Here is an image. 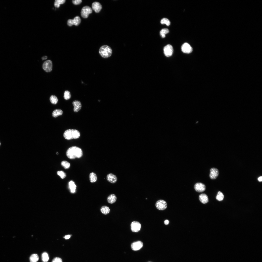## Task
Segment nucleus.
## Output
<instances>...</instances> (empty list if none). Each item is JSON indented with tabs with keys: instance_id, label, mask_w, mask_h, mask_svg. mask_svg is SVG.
Segmentation results:
<instances>
[{
	"instance_id": "obj_1",
	"label": "nucleus",
	"mask_w": 262,
	"mask_h": 262,
	"mask_svg": "<svg viewBox=\"0 0 262 262\" xmlns=\"http://www.w3.org/2000/svg\"><path fill=\"white\" fill-rule=\"evenodd\" d=\"M66 155L68 158L71 159L79 158L83 156V152L82 150L80 148L74 146L69 148L68 150L66 152Z\"/></svg>"
},
{
	"instance_id": "obj_2",
	"label": "nucleus",
	"mask_w": 262,
	"mask_h": 262,
	"mask_svg": "<svg viewBox=\"0 0 262 262\" xmlns=\"http://www.w3.org/2000/svg\"><path fill=\"white\" fill-rule=\"evenodd\" d=\"M64 138L67 140L77 139L80 137V133L76 130L68 129L64 132Z\"/></svg>"
},
{
	"instance_id": "obj_3",
	"label": "nucleus",
	"mask_w": 262,
	"mask_h": 262,
	"mask_svg": "<svg viewBox=\"0 0 262 262\" xmlns=\"http://www.w3.org/2000/svg\"><path fill=\"white\" fill-rule=\"evenodd\" d=\"M112 53L111 48L107 45L101 47L99 50V53L103 57L107 58L110 57Z\"/></svg>"
},
{
	"instance_id": "obj_4",
	"label": "nucleus",
	"mask_w": 262,
	"mask_h": 262,
	"mask_svg": "<svg viewBox=\"0 0 262 262\" xmlns=\"http://www.w3.org/2000/svg\"><path fill=\"white\" fill-rule=\"evenodd\" d=\"M92 10L91 8L88 6H86L83 8L81 12V15L83 17L86 18L90 14L92 13Z\"/></svg>"
},
{
	"instance_id": "obj_5",
	"label": "nucleus",
	"mask_w": 262,
	"mask_h": 262,
	"mask_svg": "<svg viewBox=\"0 0 262 262\" xmlns=\"http://www.w3.org/2000/svg\"><path fill=\"white\" fill-rule=\"evenodd\" d=\"M164 52L165 55L166 57H169L171 56L173 53V47L169 44L166 45L164 48Z\"/></svg>"
},
{
	"instance_id": "obj_6",
	"label": "nucleus",
	"mask_w": 262,
	"mask_h": 262,
	"mask_svg": "<svg viewBox=\"0 0 262 262\" xmlns=\"http://www.w3.org/2000/svg\"><path fill=\"white\" fill-rule=\"evenodd\" d=\"M156 206L158 210H163L167 208V204L166 202L164 200H160L156 202Z\"/></svg>"
},
{
	"instance_id": "obj_7",
	"label": "nucleus",
	"mask_w": 262,
	"mask_h": 262,
	"mask_svg": "<svg viewBox=\"0 0 262 262\" xmlns=\"http://www.w3.org/2000/svg\"><path fill=\"white\" fill-rule=\"evenodd\" d=\"M43 68L44 71L47 73L51 72L52 68V61L50 60H48L44 62L43 64Z\"/></svg>"
},
{
	"instance_id": "obj_8",
	"label": "nucleus",
	"mask_w": 262,
	"mask_h": 262,
	"mask_svg": "<svg viewBox=\"0 0 262 262\" xmlns=\"http://www.w3.org/2000/svg\"><path fill=\"white\" fill-rule=\"evenodd\" d=\"M131 229L134 232H137L141 229V225L140 223L137 221H133L131 224Z\"/></svg>"
},
{
	"instance_id": "obj_9",
	"label": "nucleus",
	"mask_w": 262,
	"mask_h": 262,
	"mask_svg": "<svg viewBox=\"0 0 262 262\" xmlns=\"http://www.w3.org/2000/svg\"><path fill=\"white\" fill-rule=\"evenodd\" d=\"M181 49L183 52L187 54L190 53L193 51V48L190 45L186 43H184L182 45Z\"/></svg>"
},
{
	"instance_id": "obj_10",
	"label": "nucleus",
	"mask_w": 262,
	"mask_h": 262,
	"mask_svg": "<svg viewBox=\"0 0 262 262\" xmlns=\"http://www.w3.org/2000/svg\"><path fill=\"white\" fill-rule=\"evenodd\" d=\"M81 21V20L80 17L77 16L75 17L73 20H69L67 22V24L69 26H71L73 25L77 26L80 24Z\"/></svg>"
},
{
	"instance_id": "obj_11",
	"label": "nucleus",
	"mask_w": 262,
	"mask_h": 262,
	"mask_svg": "<svg viewBox=\"0 0 262 262\" xmlns=\"http://www.w3.org/2000/svg\"><path fill=\"white\" fill-rule=\"evenodd\" d=\"M143 243L142 241H138L135 242L132 244L131 247L134 251H137L140 249L143 246Z\"/></svg>"
},
{
	"instance_id": "obj_12",
	"label": "nucleus",
	"mask_w": 262,
	"mask_h": 262,
	"mask_svg": "<svg viewBox=\"0 0 262 262\" xmlns=\"http://www.w3.org/2000/svg\"><path fill=\"white\" fill-rule=\"evenodd\" d=\"M194 188L196 192L202 193L205 190L206 187L204 184L201 183H198L195 185Z\"/></svg>"
},
{
	"instance_id": "obj_13",
	"label": "nucleus",
	"mask_w": 262,
	"mask_h": 262,
	"mask_svg": "<svg viewBox=\"0 0 262 262\" xmlns=\"http://www.w3.org/2000/svg\"><path fill=\"white\" fill-rule=\"evenodd\" d=\"M219 174V171L217 169L212 168L210 170V177L212 179H215L218 176Z\"/></svg>"
},
{
	"instance_id": "obj_14",
	"label": "nucleus",
	"mask_w": 262,
	"mask_h": 262,
	"mask_svg": "<svg viewBox=\"0 0 262 262\" xmlns=\"http://www.w3.org/2000/svg\"><path fill=\"white\" fill-rule=\"evenodd\" d=\"M92 7L93 10L97 13L100 12L102 8L101 4L100 3L97 2L93 3L92 4Z\"/></svg>"
},
{
	"instance_id": "obj_15",
	"label": "nucleus",
	"mask_w": 262,
	"mask_h": 262,
	"mask_svg": "<svg viewBox=\"0 0 262 262\" xmlns=\"http://www.w3.org/2000/svg\"><path fill=\"white\" fill-rule=\"evenodd\" d=\"M107 179L108 182L112 184H114L117 181V178L115 175L110 173L107 175Z\"/></svg>"
},
{
	"instance_id": "obj_16",
	"label": "nucleus",
	"mask_w": 262,
	"mask_h": 262,
	"mask_svg": "<svg viewBox=\"0 0 262 262\" xmlns=\"http://www.w3.org/2000/svg\"><path fill=\"white\" fill-rule=\"evenodd\" d=\"M73 104L74 106V112H77L81 109L82 107V104L80 101H74Z\"/></svg>"
},
{
	"instance_id": "obj_17",
	"label": "nucleus",
	"mask_w": 262,
	"mask_h": 262,
	"mask_svg": "<svg viewBox=\"0 0 262 262\" xmlns=\"http://www.w3.org/2000/svg\"><path fill=\"white\" fill-rule=\"evenodd\" d=\"M199 199L201 202L203 204L206 203L209 201L208 197L205 194L200 195L199 196Z\"/></svg>"
},
{
	"instance_id": "obj_18",
	"label": "nucleus",
	"mask_w": 262,
	"mask_h": 262,
	"mask_svg": "<svg viewBox=\"0 0 262 262\" xmlns=\"http://www.w3.org/2000/svg\"><path fill=\"white\" fill-rule=\"evenodd\" d=\"M69 185L71 192L73 193H75L76 190L77 186L75 182L73 180H71L69 182Z\"/></svg>"
},
{
	"instance_id": "obj_19",
	"label": "nucleus",
	"mask_w": 262,
	"mask_h": 262,
	"mask_svg": "<svg viewBox=\"0 0 262 262\" xmlns=\"http://www.w3.org/2000/svg\"><path fill=\"white\" fill-rule=\"evenodd\" d=\"M117 198L116 196L114 194H112L109 195L107 198V201L108 203L112 204L116 202V200Z\"/></svg>"
},
{
	"instance_id": "obj_20",
	"label": "nucleus",
	"mask_w": 262,
	"mask_h": 262,
	"mask_svg": "<svg viewBox=\"0 0 262 262\" xmlns=\"http://www.w3.org/2000/svg\"><path fill=\"white\" fill-rule=\"evenodd\" d=\"M89 178L90 181L91 183L95 182L97 179V176L96 174L94 172L91 173L90 174Z\"/></svg>"
},
{
	"instance_id": "obj_21",
	"label": "nucleus",
	"mask_w": 262,
	"mask_h": 262,
	"mask_svg": "<svg viewBox=\"0 0 262 262\" xmlns=\"http://www.w3.org/2000/svg\"><path fill=\"white\" fill-rule=\"evenodd\" d=\"M63 113L62 111L60 109H57L54 110L52 113V116L54 117H56L61 115Z\"/></svg>"
},
{
	"instance_id": "obj_22",
	"label": "nucleus",
	"mask_w": 262,
	"mask_h": 262,
	"mask_svg": "<svg viewBox=\"0 0 262 262\" xmlns=\"http://www.w3.org/2000/svg\"><path fill=\"white\" fill-rule=\"evenodd\" d=\"M101 211L103 214L106 215L110 213V210L109 207L107 206H104L101 208Z\"/></svg>"
},
{
	"instance_id": "obj_23",
	"label": "nucleus",
	"mask_w": 262,
	"mask_h": 262,
	"mask_svg": "<svg viewBox=\"0 0 262 262\" xmlns=\"http://www.w3.org/2000/svg\"><path fill=\"white\" fill-rule=\"evenodd\" d=\"M39 259V256L37 254H33L30 257V262H37Z\"/></svg>"
},
{
	"instance_id": "obj_24",
	"label": "nucleus",
	"mask_w": 262,
	"mask_h": 262,
	"mask_svg": "<svg viewBox=\"0 0 262 262\" xmlns=\"http://www.w3.org/2000/svg\"><path fill=\"white\" fill-rule=\"evenodd\" d=\"M169 32V30L165 28L162 29L160 31V34L162 38H164L166 37V35Z\"/></svg>"
},
{
	"instance_id": "obj_25",
	"label": "nucleus",
	"mask_w": 262,
	"mask_h": 262,
	"mask_svg": "<svg viewBox=\"0 0 262 262\" xmlns=\"http://www.w3.org/2000/svg\"><path fill=\"white\" fill-rule=\"evenodd\" d=\"M42 258L43 262H47L49 259V256L47 253L44 252L42 255Z\"/></svg>"
},
{
	"instance_id": "obj_26",
	"label": "nucleus",
	"mask_w": 262,
	"mask_h": 262,
	"mask_svg": "<svg viewBox=\"0 0 262 262\" xmlns=\"http://www.w3.org/2000/svg\"><path fill=\"white\" fill-rule=\"evenodd\" d=\"M50 99L51 103L53 104H56L58 102V99L56 96L55 95L51 96Z\"/></svg>"
},
{
	"instance_id": "obj_27",
	"label": "nucleus",
	"mask_w": 262,
	"mask_h": 262,
	"mask_svg": "<svg viewBox=\"0 0 262 262\" xmlns=\"http://www.w3.org/2000/svg\"><path fill=\"white\" fill-rule=\"evenodd\" d=\"M62 166L65 169L69 168L70 166V163L68 162L64 161H62L61 163Z\"/></svg>"
},
{
	"instance_id": "obj_28",
	"label": "nucleus",
	"mask_w": 262,
	"mask_h": 262,
	"mask_svg": "<svg viewBox=\"0 0 262 262\" xmlns=\"http://www.w3.org/2000/svg\"><path fill=\"white\" fill-rule=\"evenodd\" d=\"M224 198L223 194L221 192H219L216 197V200L219 201H222L223 200Z\"/></svg>"
},
{
	"instance_id": "obj_29",
	"label": "nucleus",
	"mask_w": 262,
	"mask_h": 262,
	"mask_svg": "<svg viewBox=\"0 0 262 262\" xmlns=\"http://www.w3.org/2000/svg\"><path fill=\"white\" fill-rule=\"evenodd\" d=\"M161 23L162 24H166L167 26H169L170 24V21L166 18H163L161 21Z\"/></svg>"
},
{
	"instance_id": "obj_30",
	"label": "nucleus",
	"mask_w": 262,
	"mask_h": 262,
	"mask_svg": "<svg viewBox=\"0 0 262 262\" xmlns=\"http://www.w3.org/2000/svg\"><path fill=\"white\" fill-rule=\"evenodd\" d=\"M57 175L62 179L65 178L66 176V174L63 171H59L57 172Z\"/></svg>"
},
{
	"instance_id": "obj_31",
	"label": "nucleus",
	"mask_w": 262,
	"mask_h": 262,
	"mask_svg": "<svg viewBox=\"0 0 262 262\" xmlns=\"http://www.w3.org/2000/svg\"><path fill=\"white\" fill-rule=\"evenodd\" d=\"M71 97L70 92L68 91H65L64 93V98L65 100H67L70 99Z\"/></svg>"
},
{
	"instance_id": "obj_32",
	"label": "nucleus",
	"mask_w": 262,
	"mask_h": 262,
	"mask_svg": "<svg viewBox=\"0 0 262 262\" xmlns=\"http://www.w3.org/2000/svg\"><path fill=\"white\" fill-rule=\"evenodd\" d=\"M52 262H62V259L60 258L56 257L54 258Z\"/></svg>"
},
{
	"instance_id": "obj_33",
	"label": "nucleus",
	"mask_w": 262,
	"mask_h": 262,
	"mask_svg": "<svg viewBox=\"0 0 262 262\" xmlns=\"http://www.w3.org/2000/svg\"><path fill=\"white\" fill-rule=\"evenodd\" d=\"M82 1L81 0H73L72 2L75 5H78L81 4L82 3Z\"/></svg>"
},
{
	"instance_id": "obj_34",
	"label": "nucleus",
	"mask_w": 262,
	"mask_h": 262,
	"mask_svg": "<svg viewBox=\"0 0 262 262\" xmlns=\"http://www.w3.org/2000/svg\"><path fill=\"white\" fill-rule=\"evenodd\" d=\"M60 4L57 1V0H56L55 3V7L57 8H59L60 6Z\"/></svg>"
},
{
	"instance_id": "obj_35",
	"label": "nucleus",
	"mask_w": 262,
	"mask_h": 262,
	"mask_svg": "<svg viewBox=\"0 0 262 262\" xmlns=\"http://www.w3.org/2000/svg\"><path fill=\"white\" fill-rule=\"evenodd\" d=\"M57 0L60 4L64 3L66 1L65 0Z\"/></svg>"
},
{
	"instance_id": "obj_36",
	"label": "nucleus",
	"mask_w": 262,
	"mask_h": 262,
	"mask_svg": "<svg viewBox=\"0 0 262 262\" xmlns=\"http://www.w3.org/2000/svg\"><path fill=\"white\" fill-rule=\"evenodd\" d=\"M71 237V236L70 235H66V236H64V238L65 239L67 240V239H69V238H70Z\"/></svg>"
},
{
	"instance_id": "obj_37",
	"label": "nucleus",
	"mask_w": 262,
	"mask_h": 262,
	"mask_svg": "<svg viewBox=\"0 0 262 262\" xmlns=\"http://www.w3.org/2000/svg\"><path fill=\"white\" fill-rule=\"evenodd\" d=\"M169 223V221L167 220H165L164 221V223L166 225H168Z\"/></svg>"
},
{
	"instance_id": "obj_38",
	"label": "nucleus",
	"mask_w": 262,
	"mask_h": 262,
	"mask_svg": "<svg viewBox=\"0 0 262 262\" xmlns=\"http://www.w3.org/2000/svg\"><path fill=\"white\" fill-rule=\"evenodd\" d=\"M258 180L259 182H261L262 181V176H261L258 177Z\"/></svg>"
},
{
	"instance_id": "obj_39",
	"label": "nucleus",
	"mask_w": 262,
	"mask_h": 262,
	"mask_svg": "<svg viewBox=\"0 0 262 262\" xmlns=\"http://www.w3.org/2000/svg\"><path fill=\"white\" fill-rule=\"evenodd\" d=\"M47 58V57L46 56H44L42 57V59L43 60H45Z\"/></svg>"
},
{
	"instance_id": "obj_40",
	"label": "nucleus",
	"mask_w": 262,
	"mask_h": 262,
	"mask_svg": "<svg viewBox=\"0 0 262 262\" xmlns=\"http://www.w3.org/2000/svg\"><path fill=\"white\" fill-rule=\"evenodd\" d=\"M0 145H1V143H0Z\"/></svg>"
},
{
	"instance_id": "obj_41",
	"label": "nucleus",
	"mask_w": 262,
	"mask_h": 262,
	"mask_svg": "<svg viewBox=\"0 0 262 262\" xmlns=\"http://www.w3.org/2000/svg\"></svg>"
}]
</instances>
